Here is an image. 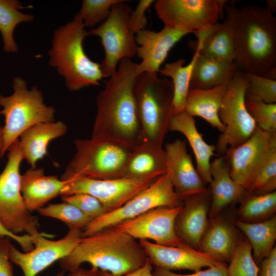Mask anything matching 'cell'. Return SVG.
Listing matches in <instances>:
<instances>
[{"label":"cell","instance_id":"1","mask_svg":"<svg viewBox=\"0 0 276 276\" xmlns=\"http://www.w3.org/2000/svg\"><path fill=\"white\" fill-rule=\"evenodd\" d=\"M137 63L124 59L104 80L96 97L97 112L91 139L120 144L132 149L143 140L134 95Z\"/></svg>","mask_w":276,"mask_h":276},{"label":"cell","instance_id":"2","mask_svg":"<svg viewBox=\"0 0 276 276\" xmlns=\"http://www.w3.org/2000/svg\"><path fill=\"white\" fill-rule=\"evenodd\" d=\"M225 8L226 19L234 29L238 70L275 80L276 17L252 5Z\"/></svg>","mask_w":276,"mask_h":276},{"label":"cell","instance_id":"3","mask_svg":"<svg viewBox=\"0 0 276 276\" xmlns=\"http://www.w3.org/2000/svg\"><path fill=\"white\" fill-rule=\"evenodd\" d=\"M147 258L139 241L113 226L81 237L71 253L59 261L64 271H73L87 263L122 276L143 266Z\"/></svg>","mask_w":276,"mask_h":276},{"label":"cell","instance_id":"4","mask_svg":"<svg viewBox=\"0 0 276 276\" xmlns=\"http://www.w3.org/2000/svg\"><path fill=\"white\" fill-rule=\"evenodd\" d=\"M81 18H74L56 29L49 50V64L65 80L72 91L90 86H98L104 78L100 63L92 61L86 54L83 42L89 35Z\"/></svg>","mask_w":276,"mask_h":276},{"label":"cell","instance_id":"5","mask_svg":"<svg viewBox=\"0 0 276 276\" xmlns=\"http://www.w3.org/2000/svg\"><path fill=\"white\" fill-rule=\"evenodd\" d=\"M134 90L143 140L163 146L173 114L172 81L143 73L136 77Z\"/></svg>","mask_w":276,"mask_h":276},{"label":"cell","instance_id":"6","mask_svg":"<svg viewBox=\"0 0 276 276\" xmlns=\"http://www.w3.org/2000/svg\"><path fill=\"white\" fill-rule=\"evenodd\" d=\"M13 93L0 95V114L4 117L3 126V153L20 134L38 123L55 121V109L44 102L42 92L36 86L29 89L25 79L16 76L13 80Z\"/></svg>","mask_w":276,"mask_h":276},{"label":"cell","instance_id":"7","mask_svg":"<svg viewBox=\"0 0 276 276\" xmlns=\"http://www.w3.org/2000/svg\"><path fill=\"white\" fill-rule=\"evenodd\" d=\"M76 152L61 176L63 180L84 177L123 178L131 149L119 143L91 139L74 140Z\"/></svg>","mask_w":276,"mask_h":276},{"label":"cell","instance_id":"8","mask_svg":"<svg viewBox=\"0 0 276 276\" xmlns=\"http://www.w3.org/2000/svg\"><path fill=\"white\" fill-rule=\"evenodd\" d=\"M8 151V161L0 174V222L14 234L36 236L40 233L38 220L27 209L20 191V166L24 159L19 139Z\"/></svg>","mask_w":276,"mask_h":276},{"label":"cell","instance_id":"9","mask_svg":"<svg viewBox=\"0 0 276 276\" xmlns=\"http://www.w3.org/2000/svg\"><path fill=\"white\" fill-rule=\"evenodd\" d=\"M182 203L181 196L175 191L168 173H166L120 208L92 220L82 229L81 237L115 226L157 207H175Z\"/></svg>","mask_w":276,"mask_h":276},{"label":"cell","instance_id":"10","mask_svg":"<svg viewBox=\"0 0 276 276\" xmlns=\"http://www.w3.org/2000/svg\"><path fill=\"white\" fill-rule=\"evenodd\" d=\"M247 85L244 73L238 70L227 86L218 113L225 129L215 145L221 156L228 148L236 147L247 141L257 128L245 104Z\"/></svg>","mask_w":276,"mask_h":276},{"label":"cell","instance_id":"11","mask_svg":"<svg viewBox=\"0 0 276 276\" xmlns=\"http://www.w3.org/2000/svg\"><path fill=\"white\" fill-rule=\"evenodd\" d=\"M126 2L120 0L114 4L107 19L88 31V35L101 39L104 48L105 57L100 63L104 78L116 72L121 60L136 55L138 46L129 25L132 9Z\"/></svg>","mask_w":276,"mask_h":276},{"label":"cell","instance_id":"12","mask_svg":"<svg viewBox=\"0 0 276 276\" xmlns=\"http://www.w3.org/2000/svg\"><path fill=\"white\" fill-rule=\"evenodd\" d=\"M224 3L218 0H158L154 2V8L164 26L195 33L217 24Z\"/></svg>","mask_w":276,"mask_h":276},{"label":"cell","instance_id":"13","mask_svg":"<svg viewBox=\"0 0 276 276\" xmlns=\"http://www.w3.org/2000/svg\"><path fill=\"white\" fill-rule=\"evenodd\" d=\"M276 146V132L257 127L251 136L236 147L228 148L222 155L232 178L246 191Z\"/></svg>","mask_w":276,"mask_h":276},{"label":"cell","instance_id":"14","mask_svg":"<svg viewBox=\"0 0 276 276\" xmlns=\"http://www.w3.org/2000/svg\"><path fill=\"white\" fill-rule=\"evenodd\" d=\"M82 230L71 228L62 238L53 240L40 233L32 236L34 248L28 252L18 250L11 242L8 247L10 261L19 266L24 276H36L51 266L68 255L81 238Z\"/></svg>","mask_w":276,"mask_h":276},{"label":"cell","instance_id":"15","mask_svg":"<svg viewBox=\"0 0 276 276\" xmlns=\"http://www.w3.org/2000/svg\"><path fill=\"white\" fill-rule=\"evenodd\" d=\"M156 179L136 180L126 178L98 179L78 177L66 181L60 196L85 193L98 199L107 212L116 210Z\"/></svg>","mask_w":276,"mask_h":276},{"label":"cell","instance_id":"16","mask_svg":"<svg viewBox=\"0 0 276 276\" xmlns=\"http://www.w3.org/2000/svg\"><path fill=\"white\" fill-rule=\"evenodd\" d=\"M181 208L182 205L157 207L115 227L136 240H152L159 245L176 246L182 242L175 229L176 219Z\"/></svg>","mask_w":276,"mask_h":276},{"label":"cell","instance_id":"17","mask_svg":"<svg viewBox=\"0 0 276 276\" xmlns=\"http://www.w3.org/2000/svg\"><path fill=\"white\" fill-rule=\"evenodd\" d=\"M147 258L153 266L171 271L201 270L221 263L184 242L176 246L162 245L147 240H140Z\"/></svg>","mask_w":276,"mask_h":276},{"label":"cell","instance_id":"18","mask_svg":"<svg viewBox=\"0 0 276 276\" xmlns=\"http://www.w3.org/2000/svg\"><path fill=\"white\" fill-rule=\"evenodd\" d=\"M189 33L166 26L158 32L145 29L136 33L138 46L136 55L142 60L137 64L138 74L145 72L157 74L170 50Z\"/></svg>","mask_w":276,"mask_h":276},{"label":"cell","instance_id":"19","mask_svg":"<svg viewBox=\"0 0 276 276\" xmlns=\"http://www.w3.org/2000/svg\"><path fill=\"white\" fill-rule=\"evenodd\" d=\"M167 157V173L175 191L182 200L195 194L205 192L208 189L195 168L188 153L187 142L177 139L165 146Z\"/></svg>","mask_w":276,"mask_h":276},{"label":"cell","instance_id":"20","mask_svg":"<svg viewBox=\"0 0 276 276\" xmlns=\"http://www.w3.org/2000/svg\"><path fill=\"white\" fill-rule=\"evenodd\" d=\"M210 190L189 196L183 200L175 221V229L181 241L199 250L201 239L209 224Z\"/></svg>","mask_w":276,"mask_h":276},{"label":"cell","instance_id":"21","mask_svg":"<svg viewBox=\"0 0 276 276\" xmlns=\"http://www.w3.org/2000/svg\"><path fill=\"white\" fill-rule=\"evenodd\" d=\"M167 173V157L163 146L142 140L131 150L123 178L144 180Z\"/></svg>","mask_w":276,"mask_h":276},{"label":"cell","instance_id":"22","mask_svg":"<svg viewBox=\"0 0 276 276\" xmlns=\"http://www.w3.org/2000/svg\"><path fill=\"white\" fill-rule=\"evenodd\" d=\"M66 181L56 175H47L43 168L30 167L21 175L20 191L27 209L37 211L60 195Z\"/></svg>","mask_w":276,"mask_h":276},{"label":"cell","instance_id":"23","mask_svg":"<svg viewBox=\"0 0 276 276\" xmlns=\"http://www.w3.org/2000/svg\"><path fill=\"white\" fill-rule=\"evenodd\" d=\"M210 170L211 201L209 217L214 219L228 205L242 200L246 191L232 178L222 156L217 157L211 162Z\"/></svg>","mask_w":276,"mask_h":276},{"label":"cell","instance_id":"24","mask_svg":"<svg viewBox=\"0 0 276 276\" xmlns=\"http://www.w3.org/2000/svg\"><path fill=\"white\" fill-rule=\"evenodd\" d=\"M169 131L179 132L186 137L195 157L198 173L205 184L210 183L211 158L215 155L216 147L203 139L197 128L194 118L185 110L173 114Z\"/></svg>","mask_w":276,"mask_h":276},{"label":"cell","instance_id":"25","mask_svg":"<svg viewBox=\"0 0 276 276\" xmlns=\"http://www.w3.org/2000/svg\"><path fill=\"white\" fill-rule=\"evenodd\" d=\"M194 34L198 41L196 43H189L192 49H197L201 54L222 61L235 62L236 49L234 32L227 19Z\"/></svg>","mask_w":276,"mask_h":276},{"label":"cell","instance_id":"26","mask_svg":"<svg viewBox=\"0 0 276 276\" xmlns=\"http://www.w3.org/2000/svg\"><path fill=\"white\" fill-rule=\"evenodd\" d=\"M67 131V126L61 121L40 123L29 127L19 139L23 159L31 167L36 168L37 162L47 154L49 143L63 136Z\"/></svg>","mask_w":276,"mask_h":276},{"label":"cell","instance_id":"27","mask_svg":"<svg viewBox=\"0 0 276 276\" xmlns=\"http://www.w3.org/2000/svg\"><path fill=\"white\" fill-rule=\"evenodd\" d=\"M239 241L235 228L229 223L216 218L211 219L199 250L225 263L231 260Z\"/></svg>","mask_w":276,"mask_h":276},{"label":"cell","instance_id":"28","mask_svg":"<svg viewBox=\"0 0 276 276\" xmlns=\"http://www.w3.org/2000/svg\"><path fill=\"white\" fill-rule=\"evenodd\" d=\"M237 71L235 62L222 61L198 53L192 71L190 88L207 89L219 86H227Z\"/></svg>","mask_w":276,"mask_h":276},{"label":"cell","instance_id":"29","mask_svg":"<svg viewBox=\"0 0 276 276\" xmlns=\"http://www.w3.org/2000/svg\"><path fill=\"white\" fill-rule=\"evenodd\" d=\"M226 89V86L207 89L190 88L184 110L194 118H202L222 133L225 127L220 120L218 113Z\"/></svg>","mask_w":276,"mask_h":276},{"label":"cell","instance_id":"30","mask_svg":"<svg viewBox=\"0 0 276 276\" xmlns=\"http://www.w3.org/2000/svg\"><path fill=\"white\" fill-rule=\"evenodd\" d=\"M236 225L246 236L251 247L254 260L259 265L274 247L276 217L255 223L240 220L236 222Z\"/></svg>","mask_w":276,"mask_h":276},{"label":"cell","instance_id":"31","mask_svg":"<svg viewBox=\"0 0 276 276\" xmlns=\"http://www.w3.org/2000/svg\"><path fill=\"white\" fill-rule=\"evenodd\" d=\"M199 51L195 53L190 62L183 66L184 59L167 63L159 72L163 75L172 78L173 85V114L184 110L185 101L189 90L193 67Z\"/></svg>","mask_w":276,"mask_h":276},{"label":"cell","instance_id":"32","mask_svg":"<svg viewBox=\"0 0 276 276\" xmlns=\"http://www.w3.org/2000/svg\"><path fill=\"white\" fill-rule=\"evenodd\" d=\"M26 8L16 0H0V32L4 42L3 49L8 53L18 51L13 33L18 24L31 21L34 16L20 11Z\"/></svg>","mask_w":276,"mask_h":276},{"label":"cell","instance_id":"33","mask_svg":"<svg viewBox=\"0 0 276 276\" xmlns=\"http://www.w3.org/2000/svg\"><path fill=\"white\" fill-rule=\"evenodd\" d=\"M238 210L240 221L255 223L267 219L276 211V191L245 195Z\"/></svg>","mask_w":276,"mask_h":276},{"label":"cell","instance_id":"34","mask_svg":"<svg viewBox=\"0 0 276 276\" xmlns=\"http://www.w3.org/2000/svg\"><path fill=\"white\" fill-rule=\"evenodd\" d=\"M41 215L58 219L68 228L82 229L92 220L75 206L63 201L49 204L37 211Z\"/></svg>","mask_w":276,"mask_h":276},{"label":"cell","instance_id":"35","mask_svg":"<svg viewBox=\"0 0 276 276\" xmlns=\"http://www.w3.org/2000/svg\"><path fill=\"white\" fill-rule=\"evenodd\" d=\"M229 262L228 276H258L259 267L254 260L247 239L240 240Z\"/></svg>","mask_w":276,"mask_h":276},{"label":"cell","instance_id":"36","mask_svg":"<svg viewBox=\"0 0 276 276\" xmlns=\"http://www.w3.org/2000/svg\"><path fill=\"white\" fill-rule=\"evenodd\" d=\"M244 75L248 83L246 99L266 103H275V80L249 73H244Z\"/></svg>","mask_w":276,"mask_h":276},{"label":"cell","instance_id":"37","mask_svg":"<svg viewBox=\"0 0 276 276\" xmlns=\"http://www.w3.org/2000/svg\"><path fill=\"white\" fill-rule=\"evenodd\" d=\"M276 188V146L273 147L265 164L262 168L245 195L272 192Z\"/></svg>","mask_w":276,"mask_h":276},{"label":"cell","instance_id":"38","mask_svg":"<svg viewBox=\"0 0 276 276\" xmlns=\"http://www.w3.org/2000/svg\"><path fill=\"white\" fill-rule=\"evenodd\" d=\"M120 0H84L77 14L85 27L92 28L105 21L112 6Z\"/></svg>","mask_w":276,"mask_h":276},{"label":"cell","instance_id":"39","mask_svg":"<svg viewBox=\"0 0 276 276\" xmlns=\"http://www.w3.org/2000/svg\"><path fill=\"white\" fill-rule=\"evenodd\" d=\"M245 104L257 127L266 131L276 132L275 103H266L245 98Z\"/></svg>","mask_w":276,"mask_h":276},{"label":"cell","instance_id":"40","mask_svg":"<svg viewBox=\"0 0 276 276\" xmlns=\"http://www.w3.org/2000/svg\"><path fill=\"white\" fill-rule=\"evenodd\" d=\"M61 199L75 206L92 220L107 213L106 209L98 199L87 194L75 193L61 196Z\"/></svg>","mask_w":276,"mask_h":276},{"label":"cell","instance_id":"41","mask_svg":"<svg viewBox=\"0 0 276 276\" xmlns=\"http://www.w3.org/2000/svg\"><path fill=\"white\" fill-rule=\"evenodd\" d=\"M154 2V0H141L135 10L131 12L129 25L131 31L135 35L138 32L146 29L147 17L145 13Z\"/></svg>","mask_w":276,"mask_h":276},{"label":"cell","instance_id":"42","mask_svg":"<svg viewBox=\"0 0 276 276\" xmlns=\"http://www.w3.org/2000/svg\"><path fill=\"white\" fill-rule=\"evenodd\" d=\"M153 273L155 276H228L227 265L221 263L211 267L204 270H200L190 274L176 273L168 269L155 267Z\"/></svg>","mask_w":276,"mask_h":276},{"label":"cell","instance_id":"43","mask_svg":"<svg viewBox=\"0 0 276 276\" xmlns=\"http://www.w3.org/2000/svg\"><path fill=\"white\" fill-rule=\"evenodd\" d=\"M11 238H0V276H13V267L8 256Z\"/></svg>","mask_w":276,"mask_h":276},{"label":"cell","instance_id":"44","mask_svg":"<svg viewBox=\"0 0 276 276\" xmlns=\"http://www.w3.org/2000/svg\"><path fill=\"white\" fill-rule=\"evenodd\" d=\"M9 237L19 244L24 252H28L33 249L32 237L28 234L18 235L8 231L0 222V238Z\"/></svg>","mask_w":276,"mask_h":276},{"label":"cell","instance_id":"45","mask_svg":"<svg viewBox=\"0 0 276 276\" xmlns=\"http://www.w3.org/2000/svg\"><path fill=\"white\" fill-rule=\"evenodd\" d=\"M258 276H276V247L261 262Z\"/></svg>","mask_w":276,"mask_h":276},{"label":"cell","instance_id":"46","mask_svg":"<svg viewBox=\"0 0 276 276\" xmlns=\"http://www.w3.org/2000/svg\"><path fill=\"white\" fill-rule=\"evenodd\" d=\"M153 266L148 258L143 266L140 268L122 276H155L153 273ZM102 276H114L110 273L100 270Z\"/></svg>","mask_w":276,"mask_h":276},{"label":"cell","instance_id":"47","mask_svg":"<svg viewBox=\"0 0 276 276\" xmlns=\"http://www.w3.org/2000/svg\"><path fill=\"white\" fill-rule=\"evenodd\" d=\"M67 276H100V270L94 267L86 269L81 267L69 272Z\"/></svg>","mask_w":276,"mask_h":276},{"label":"cell","instance_id":"48","mask_svg":"<svg viewBox=\"0 0 276 276\" xmlns=\"http://www.w3.org/2000/svg\"><path fill=\"white\" fill-rule=\"evenodd\" d=\"M267 7L265 8L268 12L273 14L276 11V1L275 0L266 1Z\"/></svg>","mask_w":276,"mask_h":276},{"label":"cell","instance_id":"49","mask_svg":"<svg viewBox=\"0 0 276 276\" xmlns=\"http://www.w3.org/2000/svg\"><path fill=\"white\" fill-rule=\"evenodd\" d=\"M3 127L0 126V162L4 155L3 151Z\"/></svg>","mask_w":276,"mask_h":276},{"label":"cell","instance_id":"50","mask_svg":"<svg viewBox=\"0 0 276 276\" xmlns=\"http://www.w3.org/2000/svg\"><path fill=\"white\" fill-rule=\"evenodd\" d=\"M55 276H63V272H62L58 273Z\"/></svg>","mask_w":276,"mask_h":276},{"label":"cell","instance_id":"51","mask_svg":"<svg viewBox=\"0 0 276 276\" xmlns=\"http://www.w3.org/2000/svg\"><path fill=\"white\" fill-rule=\"evenodd\" d=\"M100 276H102V275L101 274V273H100Z\"/></svg>","mask_w":276,"mask_h":276}]
</instances>
